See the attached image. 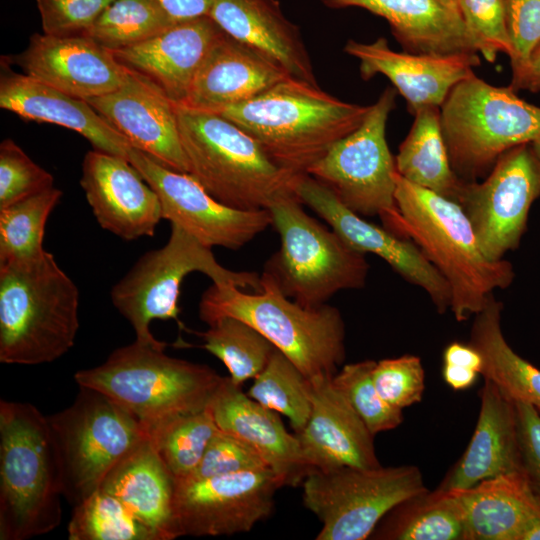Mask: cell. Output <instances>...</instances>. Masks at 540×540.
Masks as SVG:
<instances>
[{"label": "cell", "instance_id": "obj_30", "mask_svg": "<svg viewBox=\"0 0 540 540\" xmlns=\"http://www.w3.org/2000/svg\"><path fill=\"white\" fill-rule=\"evenodd\" d=\"M480 399L473 436L438 487L441 490L468 489L486 479L521 470L514 402L486 379Z\"/></svg>", "mask_w": 540, "mask_h": 540}, {"label": "cell", "instance_id": "obj_33", "mask_svg": "<svg viewBox=\"0 0 540 540\" xmlns=\"http://www.w3.org/2000/svg\"><path fill=\"white\" fill-rule=\"evenodd\" d=\"M412 127L395 156L397 173L407 181L458 202L464 180L452 168L441 128L440 107L414 112Z\"/></svg>", "mask_w": 540, "mask_h": 540}, {"label": "cell", "instance_id": "obj_37", "mask_svg": "<svg viewBox=\"0 0 540 540\" xmlns=\"http://www.w3.org/2000/svg\"><path fill=\"white\" fill-rule=\"evenodd\" d=\"M246 394L286 416L295 434L304 428L310 417L311 381L277 348Z\"/></svg>", "mask_w": 540, "mask_h": 540}, {"label": "cell", "instance_id": "obj_5", "mask_svg": "<svg viewBox=\"0 0 540 540\" xmlns=\"http://www.w3.org/2000/svg\"><path fill=\"white\" fill-rule=\"evenodd\" d=\"M167 343H133L100 365L79 370V387L100 391L134 415L147 434L182 414L206 408L223 376L208 365L171 357Z\"/></svg>", "mask_w": 540, "mask_h": 540}, {"label": "cell", "instance_id": "obj_26", "mask_svg": "<svg viewBox=\"0 0 540 540\" xmlns=\"http://www.w3.org/2000/svg\"><path fill=\"white\" fill-rule=\"evenodd\" d=\"M223 33L209 17L178 22L136 45L112 51L116 59L159 85L170 99L184 102L205 55Z\"/></svg>", "mask_w": 540, "mask_h": 540}, {"label": "cell", "instance_id": "obj_12", "mask_svg": "<svg viewBox=\"0 0 540 540\" xmlns=\"http://www.w3.org/2000/svg\"><path fill=\"white\" fill-rule=\"evenodd\" d=\"M397 91L387 87L360 126L336 142L307 174L362 217L378 216L398 235L401 215L396 199L395 157L387 144L386 126Z\"/></svg>", "mask_w": 540, "mask_h": 540}, {"label": "cell", "instance_id": "obj_13", "mask_svg": "<svg viewBox=\"0 0 540 540\" xmlns=\"http://www.w3.org/2000/svg\"><path fill=\"white\" fill-rule=\"evenodd\" d=\"M302 488L305 507L322 523L317 540L367 539L392 509L428 491L413 465L314 470Z\"/></svg>", "mask_w": 540, "mask_h": 540}, {"label": "cell", "instance_id": "obj_15", "mask_svg": "<svg viewBox=\"0 0 540 540\" xmlns=\"http://www.w3.org/2000/svg\"><path fill=\"white\" fill-rule=\"evenodd\" d=\"M128 160L157 193L163 218L209 248L237 250L272 225L269 210L226 206L188 173L173 171L137 148L130 147Z\"/></svg>", "mask_w": 540, "mask_h": 540}, {"label": "cell", "instance_id": "obj_41", "mask_svg": "<svg viewBox=\"0 0 540 540\" xmlns=\"http://www.w3.org/2000/svg\"><path fill=\"white\" fill-rule=\"evenodd\" d=\"M375 363L363 360L346 364L332 378L333 385L374 436L398 427L403 421L402 410L388 404L375 387L372 378Z\"/></svg>", "mask_w": 540, "mask_h": 540}, {"label": "cell", "instance_id": "obj_21", "mask_svg": "<svg viewBox=\"0 0 540 540\" xmlns=\"http://www.w3.org/2000/svg\"><path fill=\"white\" fill-rule=\"evenodd\" d=\"M344 52L359 61L362 79L387 77L407 103L410 113L425 106L441 107L452 88L475 74L478 54L432 55L392 50L384 37L371 43L349 39Z\"/></svg>", "mask_w": 540, "mask_h": 540}, {"label": "cell", "instance_id": "obj_40", "mask_svg": "<svg viewBox=\"0 0 540 540\" xmlns=\"http://www.w3.org/2000/svg\"><path fill=\"white\" fill-rule=\"evenodd\" d=\"M69 540H161L114 495L98 489L74 506Z\"/></svg>", "mask_w": 540, "mask_h": 540}, {"label": "cell", "instance_id": "obj_49", "mask_svg": "<svg viewBox=\"0 0 540 540\" xmlns=\"http://www.w3.org/2000/svg\"><path fill=\"white\" fill-rule=\"evenodd\" d=\"M175 22L208 16L213 0H155Z\"/></svg>", "mask_w": 540, "mask_h": 540}, {"label": "cell", "instance_id": "obj_6", "mask_svg": "<svg viewBox=\"0 0 540 540\" xmlns=\"http://www.w3.org/2000/svg\"><path fill=\"white\" fill-rule=\"evenodd\" d=\"M61 485L47 416L0 401V539L27 540L62 520Z\"/></svg>", "mask_w": 540, "mask_h": 540}, {"label": "cell", "instance_id": "obj_18", "mask_svg": "<svg viewBox=\"0 0 540 540\" xmlns=\"http://www.w3.org/2000/svg\"><path fill=\"white\" fill-rule=\"evenodd\" d=\"M86 101L132 147L173 171L189 172L179 134L176 104L150 78L128 68L118 89Z\"/></svg>", "mask_w": 540, "mask_h": 540}, {"label": "cell", "instance_id": "obj_11", "mask_svg": "<svg viewBox=\"0 0 540 540\" xmlns=\"http://www.w3.org/2000/svg\"><path fill=\"white\" fill-rule=\"evenodd\" d=\"M192 272L207 275L215 284L254 292L261 289L257 273L236 272L223 267L211 248L171 223L167 243L142 255L111 290L114 307L131 324L137 341L153 345L163 343L150 331V323L155 319H173L183 328L178 301L181 284Z\"/></svg>", "mask_w": 540, "mask_h": 540}, {"label": "cell", "instance_id": "obj_24", "mask_svg": "<svg viewBox=\"0 0 540 540\" xmlns=\"http://www.w3.org/2000/svg\"><path fill=\"white\" fill-rule=\"evenodd\" d=\"M287 77L291 76L277 63L223 32L205 55L181 105L219 114Z\"/></svg>", "mask_w": 540, "mask_h": 540}, {"label": "cell", "instance_id": "obj_28", "mask_svg": "<svg viewBox=\"0 0 540 540\" xmlns=\"http://www.w3.org/2000/svg\"><path fill=\"white\" fill-rule=\"evenodd\" d=\"M326 7H358L384 18L406 52L479 54V44L459 13L440 0H320Z\"/></svg>", "mask_w": 540, "mask_h": 540}, {"label": "cell", "instance_id": "obj_48", "mask_svg": "<svg viewBox=\"0 0 540 540\" xmlns=\"http://www.w3.org/2000/svg\"><path fill=\"white\" fill-rule=\"evenodd\" d=\"M514 404L521 470L540 497V411L527 403Z\"/></svg>", "mask_w": 540, "mask_h": 540}, {"label": "cell", "instance_id": "obj_46", "mask_svg": "<svg viewBox=\"0 0 540 540\" xmlns=\"http://www.w3.org/2000/svg\"><path fill=\"white\" fill-rule=\"evenodd\" d=\"M114 0H36L43 33L84 34Z\"/></svg>", "mask_w": 540, "mask_h": 540}, {"label": "cell", "instance_id": "obj_52", "mask_svg": "<svg viewBox=\"0 0 540 540\" xmlns=\"http://www.w3.org/2000/svg\"><path fill=\"white\" fill-rule=\"evenodd\" d=\"M479 375L475 370L443 363V379L454 390L468 389L476 382Z\"/></svg>", "mask_w": 540, "mask_h": 540}, {"label": "cell", "instance_id": "obj_20", "mask_svg": "<svg viewBox=\"0 0 540 540\" xmlns=\"http://www.w3.org/2000/svg\"><path fill=\"white\" fill-rule=\"evenodd\" d=\"M9 60L26 75L84 100L118 89L128 72L112 51L83 34H33L28 47Z\"/></svg>", "mask_w": 540, "mask_h": 540}, {"label": "cell", "instance_id": "obj_34", "mask_svg": "<svg viewBox=\"0 0 540 540\" xmlns=\"http://www.w3.org/2000/svg\"><path fill=\"white\" fill-rule=\"evenodd\" d=\"M383 540H465L460 506L451 491L429 490L392 509L370 536Z\"/></svg>", "mask_w": 540, "mask_h": 540}, {"label": "cell", "instance_id": "obj_17", "mask_svg": "<svg viewBox=\"0 0 540 540\" xmlns=\"http://www.w3.org/2000/svg\"><path fill=\"white\" fill-rule=\"evenodd\" d=\"M293 191L351 248L383 259L402 278L423 289L439 313L450 309L449 283L412 240L365 220L308 174L296 176Z\"/></svg>", "mask_w": 540, "mask_h": 540}, {"label": "cell", "instance_id": "obj_54", "mask_svg": "<svg viewBox=\"0 0 540 540\" xmlns=\"http://www.w3.org/2000/svg\"><path fill=\"white\" fill-rule=\"evenodd\" d=\"M533 152L536 157L540 160V136L530 143Z\"/></svg>", "mask_w": 540, "mask_h": 540}, {"label": "cell", "instance_id": "obj_42", "mask_svg": "<svg viewBox=\"0 0 540 540\" xmlns=\"http://www.w3.org/2000/svg\"><path fill=\"white\" fill-rule=\"evenodd\" d=\"M53 176L12 139L0 144V209L53 187Z\"/></svg>", "mask_w": 540, "mask_h": 540}, {"label": "cell", "instance_id": "obj_36", "mask_svg": "<svg viewBox=\"0 0 540 540\" xmlns=\"http://www.w3.org/2000/svg\"><path fill=\"white\" fill-rule=\"evenodd\" d=\"M219 430L208 405L157 426L148 436L170 473L179 480L198 466Z\"/></svg>", "mask_w": 540, "mask_h": 540}, {"label": "cell", "instance_id": "obj_55", "mask_svg": "<svg viewBox=\"0 0 540 540\" xmlns=\"http://www.w3.org/2000/svg\"><path fill=\"white\" fill-rule=\"evenodd\" d=\"M444 5L448 6L449 8L457 11V3L458 0H440ZM458 12V11H457Z\"/></svg>", "mask_w": 540, "mask_h": 540}, {"label": "cell", "instance_id": "obj_16", "mask_svg": "<svg viewBox=\"0 0 540 540\" xmlns=\"http://www.w3.org/2000/svg\"><path fill=\"white\" fill-rule=\"evenodd\" d=\"M281 487L270 468L175 480L174 516L180 537L248 532L271 514Z\"/></svg>", "mask_w": 540, "mask_h": 540}, {"label": "cell", "instance_id": "obj_9", "mask_svg": "<svg viewBox=\"0 0 540 540\" xmlns=\"http://www.w3.org/2000/svg\"><path fill=\"white\" fill-rule=\"evenodd\" d=\"M302 204L289 192L269 207L281 246L264 271L285 296L303 306L318 307L339 291L364 287L369 264L365 254L308 215Z\"/></svg>", "mask_w": 540, "mask_h": 540}, {"label": "cell", "instance_id": "obj_31", "mask_svg": "<svg viewBox=\"0 0 540 540\" xmlns=\"http://www.w3.org/2000/svg\"><path fill=\"white\" fill-rule=\"evenodd\" d=\"M99 489L118 498L161 540L180 537L174 516L175 478L149 436L110 471Z\"/></svg>", "mask_w": 540, "mask_h": 540}, {"label": "cell", "instance_id": "obj_2", "mask_svg": "<svg viewBox=\"0 0 540 540\" xmlns=\"http://www.w3.org/2000/svg\"><path fill=\"white\" fill-rule=\"evenodd\" d=\"M396 204L401 215L398 236L412 240L450 285V310L466 321L483 309L497 289L514 279L507 260L483 253L461 205L396 174Z\"/></svg>", "mask_w": 540, "mask_h": 540}, {"label": "cell", "instance_id": "obj_47", "mask_svg": "<svg viewBox=\"0 0 540 540\" xmlns=\"http://www.w3.org/2000/svg\"><path fill=\"white\" fill-rule=\"evenodd\" d=\"M506 24L512 45V75L527 63L540 42V0H504Z\"/></svg>", "mask_w": 540, "mask_h": 540}, {"label": "cell", "instance_id": "obj_32", "mask_svg": "<svg viewBox=\"0 0 540 540\" xmlns=\"http://www.w3.org/2000/svg\"><path fill=\"white\" fill-rule=\"evenodd\" d=\"M502 308L491 295L474 315L469 343L482 355L484 379L513 402L527 403L540 411V369L519 356L506 341L501 329Z\"/></svg>", "mask_w": 540, "mask_h": 540}, {"label": "cell", "instance_id": "obj_25", "mask_svg": "<svg viewBox=\"0 0 540 540\" xmlns=\"http://www.w3.org/2000/svg\"><path fill=\"white\" fill-rule=\"evenodd\" d=\"M1 65L0 107L25 120L74 130L94 149L128 160L130 143L84 99L70 96Z\"/></svg>", "mask_w": 540, "mask_h": 540}, {"label": "cell", "instance_id": "obj_35", "mask_svg": "<svg viewBox=\"0 0 540 540\" xmlns=\"http://www.w3.org/2000/svg\"><path fill=\"white\" fill-rule=\"evenodd\" d=\"M208 326L196 333L203 340L202 348L223 362L236 385L254 379L276 350L265 336L238 318L224 316Z\"/></svg>", "mask_w": 540, "mask_h": 540}, {"label": "cell", "instance_id": "obj_4", "mask_svg": "<svg viewBox=\"0 0 540 540\" xmlns=\"http://www.w3.org/2000/svg\"><path fill=\"white\" fill-rule=\"evenodd\" d=\"M259 292L213 283L199 303L207 325L232 316L265 336L310 380L332 378L345 359V324L341 312L328 304L306 307L288 298L267 272Z\"/></svg>", "mask_w": 540, "mask_h": 540}, {"label": "cell", "instance_id": "obj_22", "mask_svg": "<svg viewBox=\"0 0 540 540\" xmlns=\"http://www.w3.org/2000/svg\"><path fill=\"white\" fill-rule=\"evenodd\" d=\"M332 378L310 379V417L296 434L304 458L313 470L320 471L380 467L374 435L333 385Z\"/></svg>", "mask_w": 540, "mask_h": 540}, {"label": "cell", "instance_id": "obj_51", "mask_svg": "<svg viewBox=\"0 0 540 540\" xmlns=\"http://www.w3.org/2000/svg\"><path fill=\"white\" fill-rule=\"evenodd\" d=\"M509 86L514 91L540 92V42L531 51L525 66L518 73L512 75Z\"/></svg>", "mask_w": 540, "mask_h": 540}, {"label": "cell", "instance_id": "obj_3", "mask_svg": "<svg viewBox=\"0 0 540 540\" xmlns=\"http://www.w3.org/2000/svg\"><path fill=\"white\" fill-rule=\"evenodd\" d=\"M79 291L52 253L0 263V362H52L74 345Z\"/></svg>", "mask_w": 540, "mask_h": 540}, {"label": "cell", "instance_id": "obj_39", "mask_svg": "<svg viewBox=\"0 0 540 540\" xmlns=\"http://www.w3.org/2000/svg\"><path fill=\"white\" fill-rule=\"evenodd\" d=\"M61 196L53 186L0 209V263L45 250V225Z\"/></svg>", "mask_w": 540, "mask_h": 540}, {"label": "cell", "instance_id": "obj_38", "mask_svg": "<svg viewBox=\"0 0 540 540\" xmlns=\"http://www.w3.org/2000/svg\"><path fill=\"white\" fill-rule=\"evenodd\" d=\"M173 24L155 0H114L83 35L117 51L148 40Z\"/></svg>", "mask_w": 540, "mask_h": 540}, {"label": "cell", "instance_id": "obj_19", "mask_svg": "<svg viewBox=\"0 0 540 540\" xmlns=\"http://www.w3.org/2000/svg\"><path fill=\"white\" fill-rule=\"evenodd\" d=\"M80 185L98 224L123 240L153 236L163 219L157 193L126 158L88 151Z\"/></svg>", "mask_w": 540, "mask_h": 540}, {"label": "cell", "instance_id": "obj_50", "mask_svg": "<svg viewBox=\"0 0 540 540\" xmlns=\"http://www.w3.org/2000/svg\"><path fill=\"white\" fill-rule=\"evenodd\" d=\"M443 363L469 368L480 375L483 368V358L480 352L470 343L452 342L443 352Z\"/></svg>", "mask_w": 540, "mask_h": 540}, {"label": "cell", "instance_id": "obj_53", "mask_svg": "<svg viewBox=\"0 0 540 540\" xmlns=\"http://www.w3.org/2000/svg\"><path fill=\"white\" fill-rule=\"evenodd\" d=\"M525 540H540V526L531 530L525 537Z\"/></svg>", "mask_w": 540, "mask_h": 540}, {"label": "cell", "instance_id": "obj_45", "mask_svg": "<svg viewBox=\"0 0 540 540\" xmlns=\"http://www.w3.org/2000/svg\"><path fill=\"white\" fill-rule=\"evenodd\" d=\"M267 468L269 466L253 448L219 430L209 443L198 466L183 479L202 480Z\"/></svg>", "mask_w": 540, "mask_h": 540}, {"label": "cell", "instance_id": "obj_27", "mask_svg": "<svg viewBox=\"0 0 540 540\" xmlns=\"http://www.w3.org/2000/svg\"><path fill=\"white\" fill-rule=\"evenodd\" d=\"M208 16L289 76L318 85L301 30L284 15L278 0H213Z\"/></svg>", "mask_w": 540, "mask_h": 540}, {"label": "cell", "instance_id": "obj_14", "mask_svg": "<svg viewBox=\"0 0 540 540\" xmlns=\"http://www.w3.org/2000/svg\"><path fill=\"white\" fill-rule=\"evenodd\" d=\"M539 197L540 160L529 143L503 153L482 182L465 181L458 203L485 256L497 261L520 244Z\"/></svg>", "mask_w": 540, "mask_h": 540}, {"label": "cell", "instance_id": "obj_1", "mask_svg": "<svg viewBox=\"0 0 540 540\" xmlns=\"http://www.w3.org/2000/svg\"><path fill=\"white\" fill-rule=\"evenodd\" d=\"M369 109L287 77L219 114L247 132L277 166L300 175L356 130Z\"/></svg>", "mask_w": 540, "mask_h": 540}, {"label": "cell", "instance_id": "obj_7", "mask_svg": "<svg viewBox=\"0 0 540 540\" xmlns=\"http://www.w3.org/2000/svg\"><path fill=\"white\" fill-rule=\"evenodd\" d=\"M176 114L188 174L217 201L240 210H268L278 197L294 192L297 175L272 162L230 120L181 104Z\"/></svg>", "mask_w": 540, "mask_h": 540}, {"label": "cell", "instance_id": "obj_29", "mask_svg": "<svg viewBox=\"0 0 540 540\" xmlns=\"http://www.w3.org/2000/svg\"><path fill=\"white\" fill-rule=\"evenodd\" d=\"M451 491L465 526V540H525L540 526V497L520 471Z\"/></svg>", "mask_w": 540, "mask_h": 540}, {"label": "cell", "instance_id": "obj_8", "mask_svg": "<svg viewBox=\"0 0 540 540\" xmlns=\"http://www.w3.org/2000/svg\"><path fill=\"white\" fill-rule=\"evenodd\" d=\"M440 120L452 168L468 182L486 177L506 151L540 136V107L475 74L452 88Z\"/></svg>", "mask_w": 540, "mask_h": 540}, {"label": "cell", "instance_id": "obj_10", "mask_svg": "<svg viewBox=\"0 0 540 540\" xmlns=\"http://www.w3.org/2000/svg\"><path fill=\"white\" fill-rule=\"evenodd\" d=\"M62 496L73 507L148 437L138 419L104 393L80 387L74 402L47 416Z\"/></svg>", "mask_w": 540, "mask_h": 540}, {"label": "cell", "instance_id": "obj_23", "mask_svg": "<svg viewBox=\"0 0 540 540\" xmlns=\"http://www.w3.org/2000/svg\"><path fill=\"white\" fill-rule=\"evenodd\" d=\"M209 407L219 429L253 448L282 487H296L314 471L296 434L286 430L278 413L250 398L229 376H223Z\"/></svg>", "mask_w": 540, "mask_h": 540}, {"label": "cell", "instance_id": "obj_44", "mask_svg": "<svg viewBox=\"0 0 540 540\" xmlns=\"http://www.w3.org/2000/svg\"><path fill=\"white\" fill-rule=\"evenodd\" d=\"M372 378L381 397L401 410L420 402L425 390V371L421 359L415 355L376 362Z\"/></svg>", "mask_w": 540, "mask_h": 540}, {"label": "cell", "instance_id": "obj_43", "mask_svg": "<svg viewBox=\"0 0 540 540\" xmlns=\"http://www.w3.org/2000/svg\"><path fill=\"white\" fill-rule=\"evenodd\" d=\"M457 11L488 62L493 63L498 53L511 57L504 0H458Z\"/></svg>", "mask_w": 540, "mask_h": 540}]
</instances>
